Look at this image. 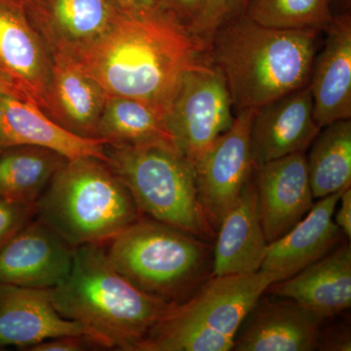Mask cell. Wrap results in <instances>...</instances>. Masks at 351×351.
Instances as JSON below:
<instances>
[{
	"mask_svg": "<svg viewBox=\"0 0 351 351\" xmlns=\"http://www.w3.org/2000/svg\"><path fill=\"white\" fill-rule=\"evenodd\" d=\"M208 43L165 12L121 10L112 27L71 61L110 97L147 101L167 112L182 77L210 62Z\"/></svg>",
	"mask_w": 351,
	"mask_h": 351,
	"instance_id": "6da1fadb",
	"label": "cell"
},
{
	"mask_svg": "<svg viewBox=\"0 0 351 351\" xmlns=\"http://www.w3.org/2000/svg\"><path fill=\"white\" fill-rule=\"evenodd\" d=\"M321 32L267 27L247 15L219 27L208 56L225 77L233 110H260L306 86Z\"/></svg>",
	"mask_w": 351,
	"mask_h": 351,
	"instance_id": "7a4b0ae2",
	"label": "cell"
},
{
	"mask_svg": "<svg viewBox=\"0 0 351 351\" xmlns=\"http://www.w3.org/2000/svg\"><path fill=\"white\" fill-rule=\"evenodd\" d=\"M105 245L76 247L71 271L63 283L50 289L51 300L58 313L82 324L101 348L137 351L172 304L121 276Z\"/></svg>",
	"mask_w": 351,
	"mask_h": 351,
	"instance_id": "3957f363",
	"label": "cell"
},
{
	"mask_svg": "<svg viewBox=\"0 0 351 351\" xmlns=\"http://www.w3.org/2000/svg\"><path fill=\"white\" fill-rule=\"evenodd\" d=\"M141 216L124 182L93 156L68 159L36 202V218L75 248L107 244Z\"/></svg>",
	"mask_w": 351,
	"mask_h": 351,
	"instance_id": "277c9868",
	"label": "cell"
},
{
	"mask_svg": "<svg viewBox=\"0 0 351 351\" xmlns=\"http://www.w3.org/2000/svg\"><path fill=\"white\" fill-rule=\"evenodd\" d=\"M105 247L121 276L172 306L188 301L212 277L205 240L143 215Z\"/></svg>",
	"mask_w": 351,
	"mask_h": 351,
	"instance_id": "5b68a950",
	"label": "cell"
},
{
	"mask_svg": "<svg viewBox=\"0 0 351 351\" xmlns=\"http://www.w3.org/2000/svg\"><path fill=\"white\" fill-rule=\"evenodd\" d=\"M105 152L143 216L202 240L212 239L215 230L201 206L195 167L176 147L105 144Z\"/></svg>",
	"mask_w": 351,
	"mask_h": 351,
	"instance_id": "8992f818",
	"label": "cell"
},
{
	"mask_svg": "<svg viewBox=\"0 0 351 351\" xmlns=\"http://www.w3.org/2000/svg\"><path fill=\"white\" fill-rule=\"evenodd\" d=\"M232 97L216 66L206 62L182 77L166 112L176 149L193 167L232 125Z\"/></svg>",
	"mask_w": 351,
	"mask_h": 351,
	"instance_id": "52a82bcc",
	"label": "cell"
},
{
	"mask_svg": "<svg viewBox=\"0 0 351 351\" xmlns=\"http://www.w3.org/2000/svg\"><path fill=\"white\" fill-rule=\"evenodd\" d=\"M257 110L237 112L232 125L195 166L198 197L215 232L253 174L250 136Z\"/></svg>",
	"mask_w": 351,
	"mask_h": 351,
	"instance_id": "ba28073f",
	"label": "cell"
},
{
	"mask_svg": "<svg viewBox=\"0 0 351 351\" xmlns=\"http://www.w3.org/2000/svg\"><path fill=\"white\" fill-rule=\"evenodd\" d=\"M53 58L21 0H0V84L44 112Z\"/></svg>",
	"mask_w": 351,
	"mask_h": 351,
	"instance_id": "9c48e42d",
	"label": "cell"
},
{
	"mask_svg": "<svg viewBox=\"0 0 351 351\" xmlns=\"http://www.w3.org/2000/svg\"><path fill=\"white\" fill-rule=\"evenodd\" d=\"M51 56L73 59L96 43L121 12L117 0H22Z\"/></svg>",
	"mask_w": 351,
	"mask_h": 351,
	"instance_id": "30bf717a",
	"label": "cell"
},
{
	"mask_svg": "<svg viewBox=\"0 0 351 351\" xmlns=\"http://www.w3.org/2000/svg\"><path fill=\"white\" fill-rule=\"evenodd\" d=\"M71 246L49 226L34 218L0 249V283L50 290L68 277Z\"/></svg>",
	"mask_w": 351,
	"mask_h": 351,
	"instance_id": "8fae6325",
	"label": "cell"
},
{
	"mask_svg": "<svg viewBox=\"0 0 351 351\" xmlns=\"http://www.w3.org/2000/svg\"><path fill=\"white\" fill-rule=\"evenodd\" d=\"M253 179L261 223L269 244L292 230L313 206L306 152L254 168Z\"/></svg>",
	"mask_w": 351,
	"mask_h": 351,
	"instance_id": "7c38bea8",
	"label": "cell"
},
{
	"mask_svg": "<svg viewBox=\"0 0 351 351\" xmlns=\"http://www.w3.org/2000/svg\"><path fill=\"white\" fill-rule=\"evenodd\" d=\"M263 295L240 325L232 350H317L325 318L287 298L283 301H270Z\"/></svg>",
	"mask_w": 351,
	"mask_h": 351,
	"instance_id": "4fadbf2b",
	"label": "cell"
},
{
	"mask_svg": "<svg viewBox=\"0 0 351 351\" xmlns=\"http://www.w3.org/2000/svg\"><path fill=\"white\" fill-rule=\"evenodd\" d=\"M321 129L313 114L308 84L256 112L251 128L254 168L306 152Z\"/></svg>",
	"mask_w": 351,
	"mask_h": 351,
	"instance_id": "5bb4252c",
	"label": "cell"
},
{
	"mask_svg": "<svg viewBox=\"0 0 351 351\" xmlns=\"http://www.w3.org/2000/svg\"><path fill=\"white\" fill-rule=\"evenodd\" d=\"M277 281L276 274L263 270L256 274L212 276L191 299L173 307L182 315L234 341L252 307Z\"/></svg>",
	"mask_w": 351,
	"mask_h": 351,
	"instance_id": "9a60e30c",
	"label": "cell"
},
{
	"mask_svg": "<svg viewBox=\"0 0 351 351\" xmlns=\"http://www.w3.org/2000/svg\"><path fill=\"white\" fill-rule=\"evenodd\" d=\"M325 43L314 60L308 86L319 128L351 119V16H332Z\"/></svg>",
	"mask_w": 351,
	"mask_h": 351,
	"instance_id": "2e32d148",
	"label": "cell"
},
{
	"mask_svg": "<svg viewBox=\"0 0 351 351\" xmlns=\"http://www.w3.org/2000/svg\"><path fill=\"white\" fill-rule=\"evenodd\" d=\"M66 335L92 338L82 324L58 313L49 290L0 283V348L15 346L25 350Z\"/></svg>",
	"mask_w": 351,
	"mask_h": 351,
	"instance_id": "e0dca14e",
	"label": "cell"
},
{
	"mask_svg": "<svg viewBox=\"0 0 351 351\" xmlns=\"http://www.w3.org/2000/svg\"><path fill=\"white\" fill-rule=\"evenodd\" d=\"M339 196L335 193L317 199L292 230L269 243L261 270L285 280L334 250L343 234L332 219Z\"/></svg>",
	"mask_w": 351,
	"mask_h": 351,
	"instance_id": "ac0fdd59",
	"label": "cell"
},
{
	"mask_svg": "<svg viewBox=\"0 0 351 351\" xmlns=\"http://www.w3.org/2000/svg\"><path fill=\"white\" fill-rule=\"evenodd\" d=\"M217 232L212 276L256 274L262 269L269 242L261 223L253 174Z\"/></svg>",
	"mask_w": 351,
	"mask_h": 351,
	"instance_id": "d6986e66",
	"label": "cell"
},
{
	"mask_svg": "<svg viewBox=\"0 0 351 351\" xmlns=\"http://www.w3.org/2000/svg\"><path fill=\"white\" fill-rule=\"evenodd\" d=\"M105 144L100 138H82L66 130L34 104L0 94V149L34 145L68 159L93 156L108 162Z\"/></svg>",
	"mask_w": 351,
	"mask_h": 351,
	"instance_id": "ffe728a7",
	"label": "cell"
},
{
	"mask_svg": "<svg viewBox=\"0 0 351 351\" xmlns=\"http://www.w3.org/2000/svg\"><path fill=\"white\" fill-rule=\"evenodd\" d=\"M287 298L329 318L351 306V249L345 244L290 278L272 283L267 292Z\"/></svg>",
	"mask_w": 351,
	"mask_h": 351,
	"instance_id": "44dd1931",
	"label": "cell"
},
{
	"mask_svg": "<svg viewBox=\"0 0 351 351\" xmlns=\"http://www.w3.org/2000/svg\"><path fill=\"white\" fill-rule=\"evenodd\" d=\"M108 95L96 80L66 58H53L52 78L44 112L82 138H97Z\"/></svg>",
	"mask_w": 351,
	"mask_h": 351,
	"instance_id": "7402d4cb",
	"label": "cell"
},
{
	"mask_svg": "<svg viewBox=\"0 0 351 351\" xmlns=\"http://www.w3.org/2000/svg\"><path fill=\"white\" fill-rule=\"evenodd\" d=\"M97 138L112 145H163L176 147L165 110L147 101L125 97H108L99 122Z\"/></svg>",
	"mask_w": 351,
	"mask_h": 351,
	"instance_id": "603a6c76",
	"label": "cell"
},
{
	"mask_svg": "<svg viewBox=\"0 0 351 351\" xmlns=\"http://www.w3.org/2000/svg\"><path fill=\"white\" fill-rule=\"evenodd\" d=\"M66 160L59 152L34 145L0 149V198L36 205Z\"/></svg>",
	"mask_w": 351,
	"mask_h": 351,
	"instance_id": "cb8c5ba5",
	"label": "cell"
},
{
	"mask_svg": "<svg viewBox=\"0 0 351 351\" xmlns=\"http://www.w3.org/2000/svg\"><path fill=\"white\" fill-rule=\"evenodd\" d=\"M306 156L314 199L341 193L351 186V119L321 128Z\"/></svg>",
	"mask_w": 351,
	"mask_h": 351,
	"instance_id": "d4e9b609",
	"label": "cell"
},
{
	"mask_svg": "<svg viewBox=\"0 0 351 351\" xmlns=\"http://www.w3.org/2000/svg\"><path fill=\"white\" fill-rule=\"evenodd\" d=\"M233 341L178 313L172 306L152 327L137 351H228L232 350Z\"/></svg>",
	"mask_w": 351,
	"mask_h": 351,
	"instance_id": "484cf974",
	"label": "cell"
},
{
	"mask_svg": "<svg viewBox=\"0 0 351 351\" xmlns=\"http://www.w3.org/2000/svg\"><path fill=\"white\" fill-rule=\"evenodd\" d=\"M245 15L277 29L324 32L332 18L331 0H251Z\"/></svg>",
	"mask_w": 351,
	"mask_h": 351,
	"instance_id": "4316f807",
	"label": "cell"
},
{
	"mask_svg": "<svg viewBox=\"0 0 351 351\" xmlns=\"http://www.w3.org/2000/svg\"><path fill=\"white\" fill-rule=\"evenodd\" d=\"M250 2L251 0H206L191 32L208 41L221 25L245 15Z\"/></svg>",
	"mask_w": 351,
	"mask_h": 351,
	"instance_id": "83f0119b",
	"label": "cell"
},
{
	"mask_svg": "<svg viewBox=\"0 0 351 351\" xmlns=\"http://www.w3.org/2000/svg\"><path fill=\"white\" fill-rule=\"evenodd\" d=\"M36 216V205L0 198V249Z\"/></svg>",
	"mask_w": 351,
	"mask_h": 351,
	"instance_id": "f1b7e54d",
	"label": "cell"
},
{
	"mask_svg": "<svg viewBox=\"0 0 351 351\" xmlns=\"http://www.w3.org/2000/svg\"><path fill=\"white\" fill-rule=\"evenodd\" d=\"M101 348L97 341L82 335H66L41 341L27 351H82Z\"/></svg>",
	"mask_w": 351,
	"mask_h": 351,
	"instance_id": "f546056e",
	"label": "cell"
},
{
	"mask_svg": "<svg viewBox=\"0 0 351 351\" xmlns=\"http://www.w3.org/2000/svg\"><path fill=\"white\" fill-rule=\"evenodd\" d=\"M164 11L189 29L198 20L206 0H161Z\"/></svg>",
	"mask_w": 351,
	"mask_h": 351,
	"instance_id": "4dcf8cb0",
	"label": "cell"
},
{
	"mask_svg": "<svg viewBox=\"0 0 351 351\" xmlns=\"http://www.w3.org/2000/svg\"><path fill=\"white\" fill-rule=\"evenodd\" d=\"M319 350L350 351L351 338L350 330L346 327L332 328L326 335L320 334L318 341Z\"/></svg>",
	"mask_w": 351,
	"mask_h": 351,
	"instance_id": "1f68e13d",
	"label": "cell"
},
{
	"mask_svg": "<svg viewBox=\"0 0 351 351\" xmlns=\"http://www.w3.org/2000/svg\"><path fill=\"white\" fill-rule=\"evenodd\" d=\"M338 211H335V223L346 239L351 237V189L343 191L339 196Z\"/></svg>",
	"mask_w": 351,
	"mask_h": 351,
	"instance_id": "d6a6232c",
	"label": "cell"
},
{
	"mask_svg": "<svg viewBox=\"0 0 351 351\" xmlns=\"http://www.w3.org/2000/svg\"><path fill=\"white\" fill-rule=\"evenodd\" d=\"M117 2L121 10L126 13L147 14L164 11L161 0H117Z\"/></svg>",
	"mask_w": 351,
	"mask_h": 351,
	"instance_id": "836d02e7",
	"label": "cell"
},
{
	"mask_svg": "<svg viewBox=\"0 0 351 351\" xmlns=\"http://www.w3.org/2000/svg\"><path fill=\"white\" fill-rule=\"evenodd\" d=\"M332 2H335V3L343 7L346 11H350L351 0H331V3Z\"/></svg>",
	"mask_w": 351,
	"mask_h": 351,
	"instance_id": "e575fe53",
	"label": "cell"
},
{
	"mask_svg": "<svg viewBox=\"0 0 351 351\" xmlns=\"http://www.w3.org/2000/svg\"><path fill=\"white\" fill-rule=\"evenodd\" d=\"M0 94H5V95H9V96H11V95L9 94V92L7 91L6 88L2 86L1 84H0Z\"/></svg>",
	"mask_w": 351,
	"mask_h": 351,
	"instance_id": "d590c367",
	"label": "cell"
},
{
	"mask_svg": "<svg viewBox=\"0 0 351 351\" xmlns=\"http://www.w3.org/2000/svg\"><path fill=\"white\" fill-rule=\"evenodd\" d=\"M21 1H22V0H21Z\"/></svg>",
	"mask_w": 351,
	"mask_h": 351,
	"instance_id": "8d00e7d4",
	"label": "cell"
}]
</instances>
